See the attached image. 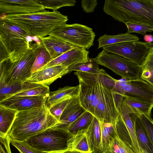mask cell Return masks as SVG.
Listing matches in <instances>:
<instances>
[{
	"instance_id": "obj_1",
	"label": "cell",
	"mask_w": 153,
	"mask_h": 153,
	"mask_svg": "<svg viewBox=\"0 0 153 153\" xmlns=\"http://www.w3.org/2000/svg\"><path fill=\"white\" fill-rule=\"evenodd\" d=\"M60 124L50 112L46 102L40 106L19 111L8 135L10 140L25 141Z\"/></svg>"
},
{
	"instance_id": "obj_2",
	"label": "cell",
	"mask_w": 153,
	"mask_h": 153,
	"mask_svg": "<svg viewBox=\"0 0 153 153\" xmlns=\"http://www.w3.org/2000/svg\"><path fill=\"white\" fill-rule=\"evenodd\" d=\"M2 19L18 26L28 36L39 39L49 35L54 30L66 24L68 20L67 16L59 11L45 10L28 14L5 15Z\"/></svg>"
},
{
	"instance_id": "obj_3",
	"label": "cell",
	"mask_w": 153,
	"mask_h": 153,
	"mask_svg": "<svg viewBox=\"0 0 153 153\" xmlns=\"http://www.w3.org/2000/svg\"><path fill=\"white\" fill-rule=\"evenodd\" d=\"M103 10L119 22L153 26V0H106Z\"/></svg>"
},
{
	"instance_id": "obj_4",
	"label": "cell",
	"mask_w": 153,
	"mask_h": 153,
	"mask_svg": "<svg viewBox=\"0 0 153 153\" xmlns=\"http://www.w3.org/2000/svg\"><path fill=\"white\" fill-rule=\"evenodd\" d=\"M59 125L25 141L31 146L46 153H65L72 150L76 135L60 128Z\"/></svg>"
},
{
	"instance_id": "obj_5",
	"label": "cell",
	"mask_w": 153,
	"mask_h": 153,
	"mask_svg": "<svg viewBox=\"0 0 153 153\" xmlns=\"http://www.w3.org/2000/svg\"><path fill=\"white\" fill-rule=\"evenodd\" d=\"M38 53L35 43L16 61L12 62L8 59L0 63V82L13 85L25 81L32 74V68Z\"/></svg>"
},
{
	"instance_id": "obj_6",
	"label": "cell",
	"mask_w": 153,
	"mask_h": 153,
	"mask_svg": "<svg viewBox=\"0 0 153 153\" xmlns=\"http://www.w3.org/2000/svg\"><path fill=\"white\" fill-rule=\"evenodd\" d=\"M28 36L21 27L1 18L0 42L5 48L11 62L17 60L30 49Z\"/></svg>"
},
{
	"instance_id": "obj_7",
	"label": "cell",
	"mask_w": 153,
	"mask_h": 153,
	"mask_svg": "<svg viewBox=\"0 0 153 153\" xmlns=\"http://www.w3.org/2000/svg\"><path fill=\"white\" fill-rule=\"evenodd\" d=\"M99 101L94 116L101 123L114 124L120 116L115 105L111 88L115 79L107 73L100 74Z\"/></svg>"
},
{
	"instance_id": "obj_8",
	"label": "cell",
	"mask_w": 153,
	"mask_h": 153,
	"mask_svg": "<svg viewBox=\"0 0 153 153\" xmlns=\"http://www.w3.org/2000/svg\"><path fill=\"white\" fill-rule=\"evenodd\" d=\"M95 59L99 65L110 69L123 79H140L141 66L121 56L103 50Z\"/></svg>"
},
{
	"instance_id": "obj_9",
	"label": "cell",
	"mask_w": 153,
	"mask_h": 153,
	"mask_svg": "<svg viewBox=\"0 0 153 153\" xmlns=\"http://www.w3.org/2000/svg\"><path fill=\"white\" fill-rule=\"evenodd\" d=\"M50 35L56 37L74 46L86 49H88L93 45L96 36L92 28L78 23L66 24L53 30Z\"/></svg>"
},
{
	"instance_id": "obj_10",
	"label": "cell",
	"mask_w": 153,
	"mask_h": 153,
	"mask_svg": "<svg viewBox=\"0 0 153 153\" xmlns=\"http://www.w3.org/2000/svg\"><path fill=\"white\" fill-rule=\"evenodd\" d=\"M74 74L79 82L78 97L80 104L86 111L94 115L99 101L98 77L100 74L79 71Z\"/></svg>"
},
{
	"instance_id": "obj_11",
	"label": "cell",
	"mask_w": 153,
	"mask_h": 153,
	"mask_svg": "<svg viewBox=\"0 0 153 153\" xmlns=\"http://www.w3.org/2000/svg\"><path fill=\"white\" fill-rule=\"evenodd\" d=\"M147 42L130 41L105 46L103 50L121 56L141 66L150 48Z\"/></svg>"
},
{
	"instance_id": "obj_12",
	"label": "cell",
	"mask_w": 153,
	"mask_h": 153,
	"mask_svg": "<svg viewBox=\"0 0 153 153\" xmlns=\"http://www.w3.org/2000/svg\"><path fill=\"white\" fill-rule=\"evenodd\" d=\"M122 79V89L124 98L153 102V87L146 81L139 79Z\"/></svg>"
},
{
	"instance_id": "obj_13",
	"label": "cell",
	"mask_w": 153,
	"mask_h": 153,
	"mask_svg": "<svg viewBox=\"0 0 153 153\" xmlns=\"http://www.w3.org/2000/svg\"><path fill=\"white\" fill-rule=\"evenodd\" d=\"M45 9L38 0H0V12L5 15L28 14Z\"/></svg>"
},
{
	"instance_id": "obj_14",
	"label": "cell",
	"mask_w": 153,
	"mask_h": 153,
	"mask_svg": "<svg viewBox=\"0 0 153 153\" xmlns=\"http://www.w3.org/2000/svg\"><path fill=\"white\" fill-rule=\"evenodd\" d=\"M69 72L68 67L63 65L48 67L32 73L25 81L48 86Z\"/></svg>"
},
{
	"instance_id": "obj_15",
	"label": "cell",
	"mask_w": 153,
	"mask_h": 153,
	"mask_svg": "<svg viewBox=\"0 0 153 153\" xmlns=\"http://www.w3.org/2000/svg\"><path fill=\"white\" fill-rule=\"evenodd\" d=\"M47 98L44 96H13L0 101V105L20 111L41 106L46 102Z\"/></svg>"
},
{
	"instance_id": "obj_16",
	"label": "cell",
	"mask_w": 153,
	"mask_h": 153,
	"mask_svg": "<svg viewBox=\"0 0 153 153\" xmlns=\"http://www.w3.org/2000/svg\"><path fill=\"white\" fill-rule=\"evenodd\" d=\"M89 53L85 48L76 46L51 61L39 70L58 65H63L69 68L77 63L86 62L88 61L89 58Z\"/></svg>"
},
{
	"instance_id": "obj_17",
	"label": "cell",
	"mask_w": 153,
	"mask_h": 153,
	"mask_svg": "<svg viewBox=\"0 0 153 153\" xmlns=\"http://www.w3.org/2000/svg\"><path fill=\"white\" fill-rule=\"evenodd\" d=\"M122 117L130 136L133 149L135 153H141L136 135L135 124L139 114L134 111L129 106L123 102L120 111Z\"/></svg>"
},
{
	"instance_id": "obj_18",
	"label": "cell",
	"mask_w": 153,
	"mask_h": 153,
	"mask_svg": "<svg viewBox=\"0 0 153 153\" xmlns=\"http://www.w3.org/2000/svg\"><path fill=\"white\" fill-rule=\"evenodd\" d=\"M86 111L81 105L78 96L72 98L63 111L59 127L66 130L68 126Z\"/></svg>"
},
{
	"instance_id": "obj_19",
	"label": "cell",
	"mask_w": 153,
	"mask_h": 153,
	"mask_svg": "<svg viewBox=\"0 0 153 153\" xmlns=\"http://www.w3.org/2000/svg\"><path fill=\"white\" fill-rule=\"evenodd\" d=\"M39 39L49 53L51 61L76 47L52 35H50Z\"/></svg>"
},
{
	"instance_id": "obj_20",
	"label": "cell",
	"mask_w": 153,
	"mask_h": 153,
	"mask_svg": "<svg viewBox=\"0 0 153 153\" xmlns=\"http://www.w3.org/2000/svg\"><path fill=\"white\" fill-rule=\"evenodd\" d=\"M91 153H102L100 123L94 117L86 131Z\"/></svg>"
},
{
	"instance_id": "obj_21",
	"label": "cell",
	"mask_w": 153,
	"mask_h": 153,
	"mask_svg": "<svg viewBox=\"0 0 153 153\" xmlns=\"http://www.w3.org/2000/svg\"><path fill=\"white\" fill-rule=\"evenodd\" d=\"M50 93L48 86L25 81L22 83L20 90L11 96H44L48 97Z\"/></svg>"
},
{
	"instance_id": "obj_22",
	"label": "cell",
	"mask_w": 153,
	"mask_h": 153,
	"mask_svg": "<svg viewBox=\"0 0 153 153\" xmlns=\"http://www.w3.org/2000/svg\"><path fill=\"white\" fill-rule=\"evenodd\" d=\"M19 112L16 109L0 105V137L8 135Z\"/></svg>"
},
{
	"instance_id": "obj_23",
	"label": "cell",
	"mask_w": 153,
	"mask_h": 153,
	"mask_svg": "<svg viewBox=\"0 0 153 153\" xmlns=\"http://www.w3.org/2000/svg\"><path fill=\"white\" fill-rule=\"evenodd\" d=\"M79 85L75 86H67L60 88L57 90L50 92L46 102L49 108L53 104L68 96L76 97L79 96Z\"/></svg>"
},
{
	"instance_id": "obj_24",
	"label": "cell",
	"mask_w": 153,
	"mask_h": 153,
	"mask_svg": "<svg viewBox=\"0 0 153 153\" xmlns=\"http://www.w3.org/2000/svg\"><path fill=\"white\" fill-rule=\"evenodd\" d=\"M139 40V37L136 35L127 32L113 35L105 34L100 36L98 39V49L108 45L127 42L138 41Z\"/></svg>"
},
{
	"instance_id": "obj_25",
	"label": "cell",
	"mask_w": 153,
	"mask_h": 153,
	"mask_svg": "<svg viewBox=\"0 0 153 153\" xmlns=\"http://www.w3.org/2000/svg\"><path fill=\"white\" fill-rule=\"evenodd\" d=\"M135 126L136 135L140 148L148 153H153V147L139 117L136 120Z\"/></svg>"
},
{
	"instance_id": "obj_26",
	"label": "cell",
	"mask_w": 153,
	"mask_h": 153,
	"mask_svg": "<svg viewBox=\"0 0 153 153\" xmlns=\"http://www.w3.org/2000/svg\"><path fill=\"white\" fill-rule=\"evenodd\" d=\"M94 116L90 112L85 111L67 128L66 130L76 135L80 131L87 129Z\"/></svg>"
},
{
	"instance_id": "obj_27",
	"label": "cell",
	"mask_w": 153,
	"mask_h": 153,
	"mask_svg": "<svg viewBox=\"0 0 153 153\" xmlns=\"http://www.w3.org/2000/svg\"><path fill=\"white\" fill-rule=\"evenodd\" d=\"M68 69L69 73L73 71L100 74L106 73L103 69L100 68L95 58H89L88 61L76 64L69 67Z\"/></svg>"
},
{
	"instance_id": "obj_28",
	"label": "cell",
	"mask_w": 153,
	"mask_h": 153,
	"mask_svg": "<svg viewBox=\"0 0 153 153\" xmlns=\"http://www.w3.org/2000/svg\"><path fill=\"white\" fill-rule=\"evenodd\" d=\"M123 102L129 106L140 115L144 114L151 117V112L153 108V102L130 98H124Z\"/></svg>"
},
{
	"instance_id": "obj_29",
	"label": "cell",
	"mask_w": 153,
	"mask_h": 153,
	"mask_svg": "<svg viewBox=\"0 0 153 153\" xmlns=\"http://www.w3.org/2000/svg\"><path fill=\"white\" fill-rule=\"evenodd\" d=\"M141 67L142 74L140 79L153 87V46L150 47Z\"/></svg>"
},
{
	"instance_id": "obj_30",
	"label": "cell",
	"mask_w": 153,
	"mask_h": 153,
	"mask_svg": "<svg viewBox=\"0 0 153 153\" xmlns=\"http://www.w3.org/2000/svg\"><path fill=\"white\" fill-rule=\"evenodd\" d=\"M35 44L38 53L32 68V73L40 70L51 61L49 53L41 42L39 44Z\"/></svg>"
},
{
	"instance_id": "obj_31",
	"label": "cell",
	"mask_w": 153,
	"mask_h": 153,
	"mask_svg": "<svg viewBox=\"0 0 153 153\" xmlns=\"http://www.w3.org/2000/svg\"><path fill=\"white\" fill-rule=\"evenodd\" d=\"M115 124L100 123L102 131V144L103 152L107 149L115 137L116 134Z\"/></svg>"
},
{
	"instance_id": "obj_32",
	"label": "cell",
	"mask_w": 153,
	"mask_h": 153,
	"mask_svg": "<svg viewBox=\"0 0 153 153\" xmlns=\"http://www.w3.org/2000/svg\"><path fill=\"white\" fill-rule=\"evenodd\" d=\"M107 150L111 153H135L132 144L124 141L116 134Z\"/></svg>"
},
{
	"instance_id": "obj_33",
	"label": "cell",
	"mask_w": 153,
	"mask_h": 153,
	"mask_svg": "<svg viewBox=\"0 0 153 153\" xmlns=\"http://www.w3.org/2000/svg\"><path fill=\"white\" fill-rule=\"evenodd\" d=\"M87 129L80 131L76 135L72 150L91 153L86 134Z\"/></svg>"
},
{
	"instance_id": "obj_34",
	"label": "cell",
	"mask_w": 153,
	"mask_h": 153,
	"mask_svg": "<svg viewBox=\"0 0 153 153\" xmlns=\"http://www.w3.org/2000/svg\"><path fill=\"white\" fill-rule=\"evenodd\" d=\"M45 8L51 9L53 11L65 6H71L75 5L76 0H38Z\"/></svg>"
},
{
	"instance_id": "obj_35",
	"label": "cell",
	"mask_w": 153,
	"mask_h": 153,
	"mask_svg": "<svg viewBox=\"0 0 153 153\" xmlns=\"http://www.w3.org/2000/svg\"><path fill=\"white\" fill-rule=\"evenodd\" d=\"M111 91L115 105L119 112L124 98L122 89V79L119 80L115 79L111 88Z\"/></svg>"
},
{
	"instance_id": "obj_36",
	"label": "cell",
	"mask_w": 153,
	"mask_h": 153,
	"mask_svg": "<svg viewBox=\"0 0 153 153\" xmlns=\"http://www.w3.org/2000/svg\"><path fill=\"white\" fill-rule=\"evenodd\" d=\"M125 24L127 28V33H136L144 36L148 32H153V26L131 22H126Z\"/></svg>"
},
{
	"instance_id": "obj_37",
	"label": "cell",
	"mask_w": 153,
	"mask_h": 153,
	"mask_svg": "<svg viewBox=\"0 0 153 153\" xmlns=\"http://www.w3.org/2000/svg\"><path fill=\"white\" fill-rule=\"evenodd\" d=\"M21 84L11 85L0 82V101L10 97L20 91Z\"/></svg>"
},
{
	"instance_id": "obj_38",
	"label": "cell",
	"mask_w": 153,
	"mask_h": 153,
	"mask_svg": "<svg viewBox=\"0 0 153 153\" xmlns=\"http://www.w3.org/2000/svg\"><path fill=\"white\" fill-rule=\"evenodd\" d=\"M73 97H74L68 96L56 102L49 108L50 112L59 120L64 109L70 100Z\"/></svg>"
},
{
	"instance_id": "obj_39",
	"label": "cell",
	"mask_w": 153,
	"mask_h": 153,
	"mask_svg": "<svg viewBox=\"0 0 153 153\" xmlns=\"http://www.w3.org/2000/svg\"><path fill=\"white\" fill-rule=\"evenodd\" d=\"M10 140L11 144L15 147L20 153H46L31 146L25 141Z\"/></svg>"
},
{
	"instance_id": "obj_40",
	"label": "cell",
	"mask_w": 153,
	"mask_h": 153,
	"mask_svg": "<svg viewBox=\"0 0 153 153\" xmlns=\"http://www.w3.org/2000/svg\"><path fill=\"white\" fill-rule=\"evenodd\" d=\"M139 117L153 147V120L151 117L143 114Z\"/></svg>"
},
{
	"instance_id": "obj_41",
	"label": "cell",
	"mask_w": 153,
	"mask_h": 153,
	"mask_svg": "<svg viewBox=\"0 0 153 153\" xmlns=\"http://www.w3.org/2000/svg\"><path fill=\"white\" fill-rule=\"evenodd\" d=\"M10 143V139L8 135L5 137H0V153H11Z\"/></svg>"
},
{
	"instance_id": "obj_42",
	"label": "cell",
	"mask_w": 153,
	"mask_h": 153,
	"mask_svg": "<svg viewBox=\"0 0 153 153\" xmlns=\"http://www.w3.org/2000/svg\"><path fill=\"white\" fill-rule=\"evenodd\" d=\"M97 4L96 0H82L81 1V7L83 10L87 13L93 12Z\"/></svg>"
},
{
	"instance_id": "obj_43",
	"label": "cell",
	"mask_w": 153,
	"mask_h": 153,
	"mask_svg": "<svg viewBox=\"0 0 153 153\" xmlns=\"http://www.w3.org/2000/svg\"><path fill=\"white\" fill-rule=\"evenodd\" d=\"M9 59L5 48L0 42V63Z\"/></svg>"
},
{
	"instance_id": "obj_44",
	"label": "cell",
	"mask_w": 153,
	"mask_h": 153,
	"mask_svg": "<svg viewBox=\"0 0 153 153\" xmlns=\"http://www.w3.org/2000/svg\"><path fill=\"white\" fill-rule=\"evenodd\" d=\"M144 39L146 42H150L153 40V36L151 34H146L144 36Z\"/></svg>"
},
{
	"instance_id": "obj_45",
	"label": "cell",
	"mask_w": 153,
	"mask_h": 153,
	"mask_svg": "<svg viewBox=\"0 0 153 153\" xmlns=\"http://www.w3.org/2000/svg\"><path fill=\"white\" fill-rule=\"evenodd\" d=\"M65 153H85L75 150H71L66 152Z\"/></svg>"
},
{
	"instance_id": "obj_46",
	"label": "cell",
	"mask_w": 153,
	"mask_h": 153,
	"mask_svg": "<svg viewBox=\"0 0 153 153\" xmlns=\"http://www.w3.org/2000/svg\"><path fill=\"white\" fill-rule=\"evenodd\" d=\"M140 149L141 153H148L146 151L141 149Z\"/></svg>"
},
{
	"instance_id": "obj_47",
	"label": "cell",
	"mask_w": 153,
	"mask_h": 153,
	"mask_svg": "<svg viewBox=\"0 0 153 153\" xmlns=\"http://www.w3.org/2000/svg\"><path fill=\"white\" fill-rule=\"evenodd\" d=\"M148 44L150 46H153V40L152 42H147Z\"/></svg>"
},
{
	"instance_id": "obj_48",
	"label": "cell",
	"mask_w": 153,
	"mask_h": 153,
	"mask_svg": "<svg viewBox=\"0 0 153 153\" xmlns=\"http://www.w3.org/2000/svg\"><path fill=\"white\" fill-rule=\"evenodd\" d=\"M102 153H111L108 150H107L105 151V152H103Z\"/></svg>"
}]
</instances>
